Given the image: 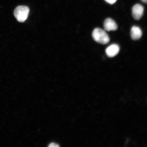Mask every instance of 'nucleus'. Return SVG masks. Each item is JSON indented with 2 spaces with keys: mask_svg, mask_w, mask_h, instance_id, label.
<instances>
[{
  "mask_svg": "<svg viewBox=\"0 0 147 147\" xmlns=\"http://www.w3.org/2000/svg\"><path fill=\"white\" fill-rule=\"evenodd\" d=\"M92 37L95 41L102 45H106L110 41L109 37L105 31L100 28H96L94 30Z\"/></svg>",
  "mask_w": 147,
  "mask_h": 147,
  "instance_id": "1",
  "label": "nucleus"
},
{
  "mask_svg": "<svg viewBox=\"0 0 147 147\" xmlns=\"http://www.w3.org/2000/svg\"><path fill=\"white\" fill-rule=\"evenodd\" d=\"M29 12L28 7L20 5L15 9L14 14L16 20L20 22H24L27 19Z\"/></svg>",
  "mask_w": 147,
  "mask_h": 147,
  "instance_id": "2",
  "label": "nucleus"
},
{
  "mask_svg": "<svg viewBox=\"0 0 147 147\" xmlns=\"http://www.w3.org/2000/svg\"><path fill=\"white\" fill-rule=\"evenodd\" d=\"M144 11V7L142 5L139 4L134 5L132 9V15L134 19L137 20H140L143 16Z\"/></svg>",
  "mask_w": 147,
  "mask_h": 147,
  "instance_id": "3",
  "label": "nucleus"
},
{
  "mask_svg": "<svg viewBox=\"0 0 147 147\" xmlns=\"http://www.w3.org/2000/svg\"><path fill=\"white\" fill-rule=\"evenodd\" d=\"M105 30L108 32L115 31L117 29V26L115 22L110 18H108L105 21L104 23Z\"/></svg>",
  "mask_w": 147,
  "mask_h": 147,
  "instance_id": "4",
  "label": "nucleus"
},
{
  "mask_svg": "<svg viewBox=\"0 0 147 147\" xmlns=\"http://www.w3.org/2000/svg\"><path fill=\"white\" fill-rule=\"evenodd\" d=\"M119 47L116 44H113L108 47L106 49V53L109 57H113L118 54Z\"/></svg>",
  "mask_w": 147,
  "mask_h": 147,
  "instance_id": "5",
  "label": "nucleus"
},
{
  "mask_svg": "<svg viewBox=\"0 0 147 147\" xmlns=\"http://www.w3.org/2000/svg\"><path fill=\"white\" fill-rule=\"evenodd\" d=\"M142 33L141 29L138 27L134 26L131 30V36L132 39L137 40L140 38L142 36Z\"/></svg>",
  "mask_w": 147,
  "mask_h": 147,
  "instance_id": "6",
  "label": "nucleus"
},
{
  "mask_svg": "<svg viewBox=\"0 0 147 147\" xmlns=\"http://www.w3.org/2000/svg\"><path fill=\"white\" fill-rule=\"evenodd\" d=\"M107 2L110 4H113L117 1V0H105Z\"/></svg>",
  "mask_w": 147,
  "mask_h": 147,
  "instance_id": "7",
  "label": "nucleus"
},
{
  "mask_svg": "<svg viewBox=\"0 0 147 147\" xmlns=\"http://www.w3.org/2000/svg\"><path fill=\"white\" fill-rule=\"evenodd\" d=\"M49 147H58L59 146L55 143H51L49 144Z\"/></svg>",
  "mask_w": 147,
  "mask_h": 147,
  "instance_id": "8",
  "label": "nucleus"
},
{
  "mask_svg": "<svg viewBox=\"0 0 147 147\" xmlns=\"http://www.w3.org/2000/svg\"><path fill=\"white\" fill-rule=\"evenodd\" d=\"M143 3H147V0H141Z\"/></svg>",
  "mask_w": 147,
  "mask_h": 147,
  "instance_id": "9",
  "label": "nucleus"
}]
</instances>
